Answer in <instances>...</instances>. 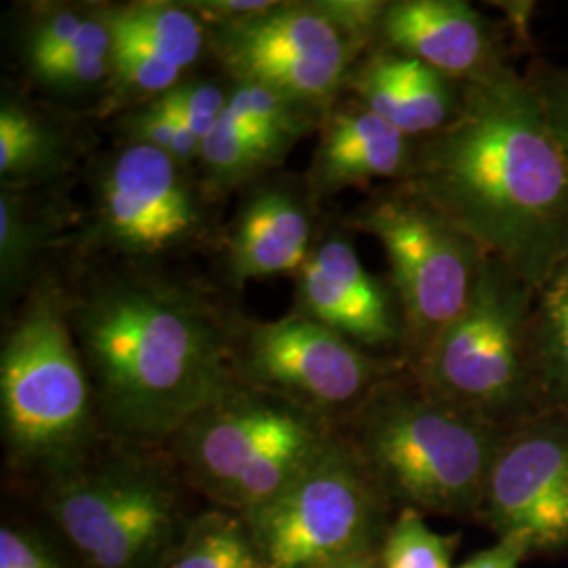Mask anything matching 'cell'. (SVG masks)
I'll use <instances>...</instances> for the list:
<instances>
[{"label":"cell","instance_id":"cell-1","mask_svg":"<svg viewBox=\"0 0 568 568\" xmlns=\"http://www.w3.org/2000/svg\"><path fill=\"white\" fill-rule=\"evenodd\" d=\"M405 185L537 293L568 260V163L539 100L504 61L413 148Z\"/></svg>","mask_w":568,"mask_h":568},{"label":"cell","instance_id":"cell-2","mask_svg":"<svg viewBox=\"0 0 568 568\" xmlns=\"http://www.w3.org/2000/svg\"><path fill=\"white\" fill-rule=\"evenodd\" d=\"M100 426L129 445L169 443L236 386V335L183 284L110 274L70 304Z\"/></svg>","mask_w":568,"mask_h":568},{"label":"cell","instance_id":"cell-3","mask_svg":"<svg viewBox=\"0 0 568 568\" xmlns=\"http://www.w3.org/2000/svg\"><path fill=\"white\" fill-rule=\"evenodd\" d=\"M345 443L400 508L474 518L506 429L410 377H387L339 422Z\"/></svg>","mask_w":568,"mask_h":568},{"label":"cell","instance_id":"cell-4","mask_svg":"<svg viewBox=\"0 0 568 568\" xmlns=\"http://www.w3.org/2000/svg\"><path fill=\"white\" fill-rule=\"evenodd\" d=\"M339 436L333 417L239 382L166 445L190 487L217 508L246 514L293 485Z\"/></svg>","mask_w":568,"mask_h":568},{"label":"cell","instance_id":"cell-5","mask_svg":"<svg viewBox=\"0 0 568 568\" xmlns=\"http://www.w3.org/2000/svg\"><path fill=\"white\" fill-rule=\"evenodd\" d=\"M0 422L11 464L49 480L91 457L102 426L70 302L55 284L32 291L2 342Z\"/></svg>","mask_w":568,"mask_h":568},{"label":"cell","instance_id":"cell-6","mask_svg":"<svg viewBox=\"0 0 568 568\" xmlns=\"http://www.w3.org/2000/svg\"><path fill=\"white\" fill-rule=\"evenodd\" d=\"M535 295L508 265L485 255L464 314L413 363V377L506 432L541 413L530 358Z\"/></svg>","mask_w":568,"mask_h":568},{"label":"cell","instance_id":"cell-7","mask_svg":"<svg viewBox=\"0 0 568 568\" xmlns=\"http://www.w3.org/2000/svg\"><path fill=\"white\" fill-rule=\"evenodd\" d=\"M44 506L87 568H163L187 525L175 478L131 455L51 478Z\"/></svg>","mask_w":568,"mask_h":568},{"label":"cell","instance_id":"cell-8","mask_svg":"<svg viewBox=\"0 0 568 568\" xmlns=\"http://www.w3.org/2000/svg\"><path fill=\"white\" fill-rule=\"evenodd\" d=\"M389 504L342 434L293 485L243 518L262 568H342L377 556Z\"/></svg>","mask_w":568,"mask_h":568},{"label":"cell","instance_id":"cell-9","mask_svg":"<svg viewBox=\"0 0 568 568\" xmlns=\"http://www.w3.org/2000/svg\"><path fill=\"white\" fill-rule=\"evenodd\" d=\"M349 225L386 251L413 365L464 314L485 253L406 185L356 209Z\"/></svg>","mask_w":568,"mask_h":568},{"label":"cell","instance_id":"cell-10","mask_svg":"<svg viewBox=\"0 0 568 568\" xmlns=\"http://www.w3.org/2000/svg\"><path fill=\"white\" fill-rule=\"evenodd\" d=\"M209 42L232 81L325 108L361 53L318 2H278L251 20L211 26Z\"/></svg>","mask_w":568,"mask_h":568},{"label":"cell","instance_id":"cell-11","mask_svg":"<svg viewBox=\"0 0 568 568\" xmlns=\"http://www.w3.org/2000/svg\"><path fill=\"white\" fill-rule=\"evenodd\" d=\"M236 371L244 384L278 394L335 422H342L394 375L386 361L300 312L239 331Z\"/></svg>","mask_w":568,"mask_h":568},{"label":"cell","instance_id":"cell-12","mask_svg":"<svg viewBox=\"0 0 568 568\" xmlns=\"http://www.w3.org/2000/svg\"><path fill=\"white\" fill-rule=\"evenodd\" d=\"M187 169L169 154L126 142L98 173L95 239L126 257L178 253L204 234V209Z\"/></svg>","mask_w":568,"mask_h":568},{"label":"cell","instance_id":"cell-13","mask_svg":"<svg viewBox=\"0 0 568 568\" xmlns=\"http://www.w3.org/2000/svg\"><path fill=\"white\" fill-rule=\"evenodd\" d=\"M480 518L532 554L568 549V413L541 410L509 429L490 467Z\"/></svg>","mask_w":568,"mask_h":568},{"label":"cell","instance_id":"cell-14","mask_svg":"<svg viewBox=\"0 0 568 568\" xmlns=\"http://www.w3.org/2000/svg\"><path fill=\"white\" fill-rule=\"evenodd\" d=\"M373 276L342 234H328L295 274V312L368 349L405 347L398 297Z\"/></svg>","mask_w":568,"mask_h":568},{"label":"cell","instance_id":"cell-15","mask_svg":"<svg viewBox=\"0 0 568 568\" xmlns=\"http://www.w3.org/2000/svg\"><path fill=\"white\" fill-rule=\"evenodd\" d=\"M384 49L424 61L450 81L466 82L501 63L495 23L462 0L387 2Z\"/></svg>","mask_w":568,"mask_h":568},{"label":"cell","instance_id":"cell-16","mask_svg":"<svg viewBox=\"0 0 568 568\" xmlns=\"http://www.w3.org/2000/svg\"><path fill=\"white\" fill-rule=\"evenodd\" d=\"M312 217L304 199L281 183L257 185L244 201L227 241V278L243 286L297 274L312 253Z\"/></svg>","mask_w":568,"mask_h":568},{"label":"cell","instance_id":"cell-17","mask_svg":"<svg viewBox=\"0 0 568 568\" xmlns=\"http://www.w3.org/2000/svg\"><path fill=\"white\" fill-rule=\"evenodd\" d=\"M410 138L363 103L326 116L310 169V194L328 199L345 187L382 178H405L413 159Z\"/></svg>","mask_w":568,"mask_h":568},{"label":"cell","instance_id":"cell-18","mask_svg":"<svg viewBox=\"0 0 568 568\" xmlns=\"http://www.w3.org/2000/svg\"><path fill=\"white\" fill-rule=\"evenodd\" d=\"M114 41L126 42L185 70L203 55L209 30L183 2L138 0L126 4H103Z\"/></svg>","mask_w":568,"mask_h":568},{"label":"cell","instance_id":"cell-19","mask_svg":"<svg viewBox=\"0 0 568 568\" xmlns=\"http://www.w3.org/2000/svg\"><path fill=\"white\" fill-rule=\"evenodd\" d=\"M530 316V358L541 410L568 413V260L537 293Z\"/></svg>","mask_w":568,"mask_h":568},{"label":"cell","instance_id":"cell-20","mask_svg":"<svg viewBox=\"0 0 568 568\" xmlns=\"http://www.w3.org/2000/svg\"><path fill=\"white\" fill-rule=\"evenodd\" d=\"M284 154L262 140L253 124L225 108L222 121L201 143L206 192L224 194L283 163Z\"/></svg>","mask_w":568,"mask_h":568},{"label":"cell","instance_id":"cell-21","mask_svg":"<svg viewBox=\"0 0 568 568\" xmlns=\"http://www.w3.org/2000/svg\"><path fill=\"white\" fill-rule=\"evenodd\" d=\"M163 568H262L243 514L209 509L190 520Z\"/></svg>","mask_w":568,"mask_h":568},{"label":"cell","instance_id":"cell-22","mask_svg":"<svg viewBox=\"0 0 568 568\" xmlns=\"http://www.w3.org/2000/svg\"><path fill=\"white\" fill-rule=\"evenodd\" d=\"M227 110L251 122L265 142L286 156L288 150L318 124L321 108L257 84L234 82L227 98Z\"/></svg>","mask_w":568,"mask_h":568},{"label":"cell","instance_id":"cell-23","mask_svg":"<svg viewBox=\"0 0 568 568\" xmlns=\"http://www.w3.org/2000/svg\"><path fill=\"white\" fill-rule=\"evenodd\" d=\"M61 161L58 133L34 112L16 102L0 108V175L2 182L37 178Z\"/></svg>","mask_w":568,"mask_h":568},{"label":"cell","instance_id":"cell-24","mask_svg":"<svg viewBox=\"0 0 568 568\" xmlns=\"http://www.w3.org/2000/svg\"><path fill=\"white\" fill-rule=\"evenodd\" d=\"M459 535H440L427 527L422 511L400 508L377 551L379 568H450Z\"/></svg>","mask_w":568,"mask_h":568},{"label":"cell","instance_id":"cell-25","mask_svg":"<svg viewBox=\"0 0 568 568\" xmlns=\"http://www.w3.org/2000/svg\"><path fill=\"white\" fill-rule=\"evenodd\" d=\"M126 142L143 143L169 154L175 163L190 166L201 159V140L192 129L163 102L150 100L122 119Z\"/></svg>","mask_w":568,"mask_h":568},{"label":"cell","instance_id":"cell-26","mask_svg":"<svg viewBox=\"0 0 568 568\" xmlns=\"http://www.w3.org/2000/svg\"><path fill=\"white\" fill-rule=\"evenodd\" d=\"M41 246L37 222L26 213L20 199L2 190L0 196V281L2 295H13L28 276L32 260Z\"/></svg>","mask_w":568,"mask_h":568},{"label":"cell","instance_id":"cell-27","mask_svg":"<svg viewBox=\"0 0 568 568\" xmlns=\"http://www.w3.org/2000/svg\"><path fill=\"white\" fill-rule=\"evenodd\" d=\"M182 74L183 70L178 65H171L126 42L114 41L112 81L126 93H142L156 100L175 84H180L183 81Z\"/></svg>","mask_w":568,"mask_h":568},{"label":"cell","instance_id":"cell-28","mask_svg":"<svg viewBox=\"0 0 568 568\" xmlns=\"http://www.w3.org/2000/svg\"><path fill=\"white\" fill-rule=\"evenodd\" d=\"M227 98L230 91L215 82L182 81L156 100L173 110L192 129V133L204 142L217 122L222 121Z\"/></svg>","mask_w":568,"mask_h":568},{"label":"cell","instance_id":"cell-29","mask_svg":"<svg viewBox=\"0 0 568 568\" xmlns=\"http://www.w3.org/2000/svg\"><path fill=\"white\" fill-rule=\"evenodd\" d=\"M91 9H51L39 20L32 23L30 34L26 39V60L28 65L34 61L44 60L49 55H55L63 51L65 47H70L74 39L79 37V32L84 26V21L89 20Z\"/></svg>","mask_w":568,"mask_h":568},{"label":"cell","instance_id":"cell-30","mask_svg":"<svg viewBox=\"0 0 568 568\" xmlns=\"http://www.w3.org/2000/svg\"><path fill=\"white\" fill-rule=\"evenodd\" d=\"M549 133L568 163V68H541L528 79Z\"/></svg>","mask_w":568,"mask_h":568},{"label":"cell","instance_id":"cell-31","mask_svg":"<svg viewBox=\"0 0 568 568\" xmlns=\"http://www.w3.org/2000/svg\"><path fill=\"white\" fill-rule=\"evenodd\" d=\"M32 74L42 84L58 91H81L112 79V58L82 55L72 60L49 61L34 68Z\"/></svg>","mask_w":568,"mask_h":568},{"label":"cell","instance_id":"cell-32","mask_svg":"<svg viewBox=\"0 0 568 568\" xmlns=\"http://www.w3.org/2000/svg\"><path fill=\"white\" fill-rule=\"evenodd\" d=\"M0 568H63L58 554L28 528L2 525Z\"/></svg>","mask_w":568,"mask_h":568},{"label":"cell","instance_id":"cell-33","mask_svg":"<svg viewBox=\"0 0 568 568\" xmlns=\"http://www.w3.org/2000/svg\"><path fill=\"white\" fill-rule=\"evenodd\" d=\"M192 13H196L204 26H225L236 21L251 20L274 9V0H194L183 2Z\"/></svg>","mask_w":568,"mask_h":568},{"label":"cell","instance_id":"cell-34","mask_svg":"<svg viewBox=\"0 0 568 568\" xmlns=\"http://www.w3.org/2000/svg\"><path fill=\"white\" fill-rule=\"evenodd\" d=\"M528 554H532L525 535H509L497 539L495 546L474 554L457 568H520Z\"/></svg>","mask_w":568,"mask_h":568},{"label":"cell","instance_id":"cell-35","mask_svg":"<svg viewBox=\"0 0 568 568\" xmlns=\"http://www.w3.org/2000/svg\"><path fill=\"white\" fill-rule=\"evenodd\" d=\"M342 568H379V565H377V556H368V558H361V560Z\"/></svg>","mask_w":568,"mask_h":568}]
</instances>
